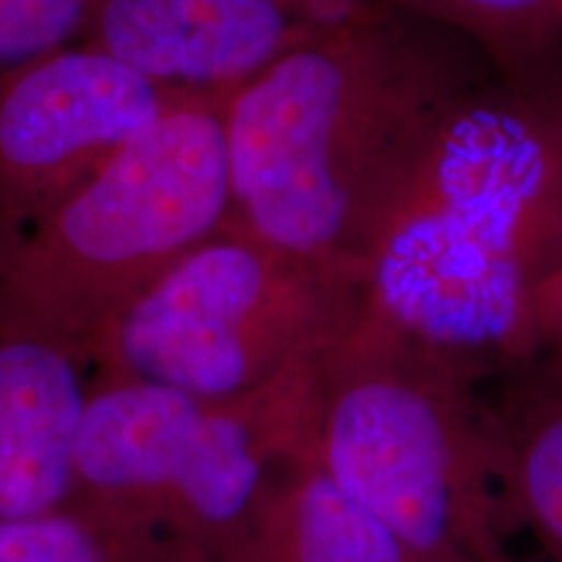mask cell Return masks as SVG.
Returning a JSON list of instances; mask_svg holds the SVG:
<instances>
[{
  "label": "cell",
  "instance_id": "cell-1",
  "mask_svg": "<svg viewBox=\"0 0 562 562\" xmlns=\"http://www.w3.org/2000/svg\"><path fill=\"white\" fill-rule=\"evenodd\" d=\"M362 313L467 381L542 349L562 279V55L497 68L451 110L362 261Z\"/></svg>",
  "mask_w": 562,
  "mask_h": 562
},
{
  "label": "cell",
  "instance_id": "cell-2",
  "mask_svg": "<svg viewBox=\"0 0 562 562\" xmlns=\"http://www.w3.org/2000/svg\"><path fill=\"white\" fill-rule=\"evenodd\" d=\"M501 68L389 0L286 50L224 100L232 227L362 273L435 133Z\"/></svg>",
  "mask_w": 562,
  "mask_h": 562
},
{
  "label": "cell",
  "instance_id": "cell-3",
  "mask_svg": "<svg viewBox=\"0 0 562 562\" xmlns=\"http://www.w3.org/2000/svg\"><path fill=\"white\" fill-rule=\"evenodd\" d=\"M321 368L235 398L89 375L68 510L108 554L182 550L214 562L271 476L311 456Z\"/></svg>",
  "mask_w": 562,
  "mask_h": 562
},
{
  "label": "cell",
  "instance_id": "cell-4",
  "mask_svg": "<svg viewBox=\"0 0 562 562\" xmlns=\"http://www.w3.org/2000/svg\"><path fill=\"white\" fill-rule=\"evenodd\" d=\"M229 214L224 100L182 94L0 261V321L89 364L112 323Z\"/></svg>",
  "mask_w": 562,
  "mask_h": 562
},
{
  "label": "cell",
  "instance_id": "cell-5",
  "mask_svg": "<svg viewBox=\"0 0 562 562\" xmlns=\"http://www.w3.org/2000/svg\"><path fill=\"white\" fill-rule=\"evenodd\" d=\"M311 456L406 562H510L474 383L362 311L323 360Z\"/></svg>",
  "mask_w": 562,
  "mask_h": 562
},
{
  "label": "cell",
  "instance_id": "cell-6",
  "mask_svg": "<svg viewBox=\"0 0 562 562\" xmlns=\"http://www.w3.org/2000/svg\"><path fill=\"white\" fill-rule=\"evenodd\" d=\"M362 302L360 271L292 256L227 222L112 323L89 375L245 396L326 360Z\"/></svg>",
  "mask_w": 562,
  "mask_h": 562
},
{
  "label": "cell",
  "instance_id": "cell-7",
  "mask_svg": "<svg viewBox=\"0 0 562 562\" xmlns=\"http://www.w3.org/2000/svg\"><path fill=\"white\" fill-rule=\"evenodd\" d=\"M182 94L81 42L0 70V261Z\"/></svg>",
  "mask_w": 562,
  "mask_h": 562
},
{
  "label": "cell",
  "instance_id": "cell-8",
  "mask_svg": "<svg viewBox=\"0 0 562 562\" xmlns=\"http://www.w3.org/2000/svg\"><path fill=\"white\" fill-rule=\"evenodd\" d=\"M383 0H94L81 45L161 89L227 100L313 34Z\"/></svg>",
  "mask_w": 562,
  "mask_h": 562
},
{
  "label": "cell",
  "instance_id": "cell-9",
  "mask_svg": "<svg viewBox=\"0 0 562 562\" xmlns=\"http://www.w3.org/2000/svg\"><path fill=\"white\" fill-rule=\"evenodd\" d=\"M89 364L0 321V521L68 508Z\"/></svg>",
  "mask_w": 562,
  "mask_h": 562
},
{
  "label": "cell",
  "instance_id": "cell-10",
  "mask_svg": "<svg viewBox=\"0 0 562 562\" xmlns=\"http://www.w3.org/2000/svg\"><path fill=\"white\" fill-rule=\"evenodd\" d=\"M214 562H406L393 533L300 456L279 469Z\"/></svg>",
  "mask_w": 562,
  "mask_h": 562
},
{
  "label": "cell",
  "instance_id": "cell-11",
  "mask_svg": "<svg viewBox=\"0 0 562 562\" xmlns=\"http://www.w3.org/2000/svg\"><path fill=\"white\" fill-rule=\"evenodd\" d=\"M539 375L482 406L503 508L562 562V383Z\"/></svg>",
  "mask_w": 562,
  "mask_h": 562
},
{
  "label": "cell",
  "instance_id": "cell-12",
  "mask_svg": "<svg viewBox=\"0 0 562 562\" xmlns=\"http://www.w3.org/2000/svg\"><path fill=\"white\" fill-rule=\"evenodd\" d=\"M476 42L501 68L562 55V0H389Z\"/></svg>",
  "mask_w": 562,
  "mask_h": 562
},
{
  "label": "cell",
  "instance_id": "cell-13",
  "mask_svg": "<svg viewBox=\"0 0 562 562\" xmlns=\"http://www.w3.org/2000/svg\"><path fill=\"white\" fill-rule=\"evenodd\" d=\"M94 0H0V70L79 45Z\"/></svg>",
  "mask_w": 562,
  "mask_h": 562
},
{
  "label": "cell",
  "instance_id": "cell-14",
  "mask_svg": "<svg viewBox=\"0 0 562 562\" xmlns=\"http://www.w3.org/2000/svg\"><path fill=\"white\" fill-rule=\"evenodd\" d=\"M0 562H110L97 533L68 508L0 521Z\"/></svg>",
  "mask_w": 562,
  "mask_h": 562
},
{
  "label": "cell",
  "instance_id": "cell-15",
  "mask_svg": "<svg viewBox=\"0 0 562 562\" xmlns=\"http://www.w3.org/2000/svg\"><path fill=\"white\" fill-rule=\"evenodd\" d=\"M539 355L547 357L544 370L550 372L554 381L562 383V279L552 286L550 297H547Z\"/></svg>",
  "mask_w": 562,
  "mask_h": 562
},
{
  "label": "cell",
  "instance_id": "cell-16",
  "mask_svg": "<svg viewBox=\"0 0 562 562\" xmlns=\"http://www.w3.org/2000/svg\"><path fill=\"white\" fill-rule=\"evenodd\" d=\"M110 562H211L201 554L182 550H136L123 554H110Z\"/></svg>",
  "mask_w": 562,
  "mask_h": 562
}]
</instances>
